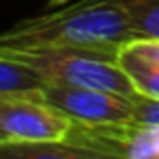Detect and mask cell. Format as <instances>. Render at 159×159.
Segmentation results:
<instances>
[{"label": "cell", "mask_w": 159, "mask_h": 159, "mask_svg": "<svg viewBox=\"0 0 159 159\" xmlns=\"http://www.w3.org/2000/svg\"><path fill=\"white\" fill-rule=\"evenodd\" d=\"M133 39L129 18L116 0H79L0 31V52L13 48L74 46L118 55Z\"/></svg>", "instance_id": "1"}, {"label": "cell", "mask_w": 159, "mask_h": 159, "mask_svg": "<svg viewBox=\"0 0 159 159\" xmlns=\"http://www.w3.org/2000/svg\"><path fill=\"white\" fill-rule=\"evenodd\" d=\"M0 57L26 66L48 85L96 87L126 96L137 94L113 52L74 46H39L2 50Z\"/></svg>", "instance_id": "2"}, {"label": "cell", "mask_w": 159, "mask_h": 159, "mask_svg": "<svg viewBox=\"0 0 159 159\" xmlns=\"http://www.w3.org/2000/svg\"><path fill=\"white\" fill-rule=\"evenodd\" d=\"M74 120L52 107L39 89L0 92V126L11 139L48 142L66 139Z\"/></svg>", "instance_id": "3"}, {"label": "cell", "mask_w": 159, "mask_h": 159, "mask_svg": "<svg viewBox=\"0 0 159 159\" xmlns=\"http://www.w3.org/2000/svg\"><path fill=\"white\" fill-rule=\"evenodd\" d=\"M42 96L70 116L76 122L100 124V122H129L135 109V96L96 89V87H72V85H48L44 83Z\"/></svg>", "instance_id": "4"}, {"label": "cell", "mask_w": 159, "mask_h": 159, "mask_svg": "<svg viewBox=\"0 0 159 159\" xmlns=\"http://www.w3.org/2000/svg\"><path fill=\"white\" fill-rule=\"evenodd\" d=\"M68 139L96 146L122 159H159V126L137 122H76Z\"/></svg>", "instance_id": "5"}, {"label": "cell", "mask_w": 159, "mask_h": 159, "mask_svg": "<svg viewBox=\"0 0 159 159\" xmlns=\"http://www.w3.org/2000/svg\"><path fill=\"white\" fill-rule=\"evenodd\" d=\"M0 159H122L113 152L74 139H48V142H0Z\"/></svg>", "instance_id": "6"}, {"label": "cell", "mask_w": 159, "mask_h": 159, "mask_svg": "<svg viewBox=\"0 0 159 159\" xmlns=\"http://www.w3.org/2000/svg\"><path fill=\"white\" fill-rule=\"evenodd\" d=\"M118 61L124 68V72L129 74V79H131L137 94L159 100V66L150 63L146 57H142L129 44H124L120 48Z\"/></svg>", "instance_id": "7"}, {"label": "cell", "mask_w": 159, "mask_h": 159, "mask_svg": "<svg viewBox=\"0 0 159 159\" xmlns=\"http://www.w3.org/2000/svg\"><path fill=\"white\" fill-rule=\"evenodd\" d=\"M124 9L135 39H159V0H116Z\"/></svg>", "instance_id": "8"}, {"label": "cell", "mask_w": 159, "mask_h": 159, "mask_svg": "<svg viewBox=\"0 0 159 159\" xmlns=\"http://www.w3.org/2000/svg\"><path fill=\"white\" fill-rule=\"evenodd\" d=\"M44 81L22 63L9 61L0 57V92H16V89H39Z\"/></svg>", "instance_id": "9"}, {"label": "cell", "mask_w": 159, "mask_h": 159, "mask_svg": "<svg viewBox=\"0 0 159 159\" xmlns=\"http://www.w3.org/2000/svg\"><path fill=\"white\" fill-rule=\"evenodd\" d=\"M131 122L159 126V100L142 96V94H135V109H133Z\"/></svg>", "instance_id": "10"}, {"label": "cell", "mask_w": 159, "mask_h": 159, "mask_svg": "<svg viewBox=\"0 0 159 159\" xmlns=\"http://www.w3.org/2000/svg\"><path fill=\"white\" fill-rule=\"evenodd\" d=\"M133 50H137L142 57H146L150 63L159 66V39H133L129 42Z\"/></svg>", "instance_id": "11"}, {"label": "cell", "mask_w": 159, "mask_h": 159, "mask_svg": "<svg viewBox=\"0 0 159 159\" xmlns=\"http://www.w3.org/2000/svg\"><path fill=\"white\" fill-rule=\"evenodd\" d=\"M48 2V7H66L70 0H46Z\"/></svg>", "instance_id": "12"}, {"label": "cell", "mask_w": 159, "mask_h": 159, "mask_svg": "<svg viewBox=\"0 0 159 159\" xmlns=\"http://www.w3.org/2000/svg\"><path fill=\"white\" fill-rule=\"evenodd\" d=\"M5 139H11V137H9V133H7L2 126H0V142H5Z\"/></svg>", "instance_id": "13"}]
</instances>
